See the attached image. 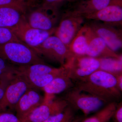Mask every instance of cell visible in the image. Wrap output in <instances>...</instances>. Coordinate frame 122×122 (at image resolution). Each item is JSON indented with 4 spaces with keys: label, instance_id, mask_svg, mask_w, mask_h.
<instances>
[{
    "label": "cell",
    "instance_id": "d4e9b609",
    "mask_svg": "<svg viewBox=\"0 0 122 122\" xmlns=\"http://www.w3.org/2000/svg\"><path fill=\"white\" fill-rule=\"evenodd\" d=\"M11 41L21 42L14 34L10 29L0 27V45Z\"/></svg>",
    "mask_w": 122,
    "mask_h": 122
},
{
    "label": "cell",
    "instance_id": "3957f363",
    "mask_svg": "<svg viewBox=\"0 0 122 122\" xmlns=\"http://www.w3.org/2000/svg\"><path fill=\"white\" fill-rule=\"evenodd\" d=\"M63 98L75 110L81 111L85 117L97 111L108 103L74 86L66 91Z\"/></svg>",
    "mask_w": 122,
    "mask_h": 122
},
{
    "label": "cell",
    "instance_id": "f546056e",
    "mask_svg": "<svg viewBox=\"0 0 122 122\" xmlns=\"http://www.w3.org/2000/svg\"><path fill=\"white\" fill-rule=\"evenodd\" d=\"M84 118L82 116H77L71 122H81Z\"/></svg>",
    "mask_w": 122,
    "mask_h": 122
},
{
    "label": "cell",
    "instance_id": "603a6c76",
    "mask_svg": "<svg viewBox=\"0 0 122 122\" xmlns=\"http://www.w3.org/2000/svg\"><path fill=\"white\" fill-rule=\"evenodd\" d=\"M4 7L17 9L25 14L28 7V0H0V8Z\"/></svg>",
    "mask_w": 122,
    "mask_h": 122
},
{
    "label": "cell",
    "instance_id": "7c38bea8",
    "mask_svg": "<svg viewBox=\"0 0 122 122\" xmlns=\"http://www.w3.org/2000/svg\"><path fill=\"white\" fill-rule=\"evenodd\" d=\"M84 17L86 20L100 21L119 28L122 25V3L109 5Z\"/></svg>",
    "mask_w": 122,
    "mask_h": 122
},
{
    "label": "cell",
    "instance_id": "8fae6325",
    "mask_svg": "<svg viewBox=\"0 0 122 122\" xmlns=\"http://www.w3.org/2000/svg\"><path fill=\"white\" fill-rule=\"evenodd\" d=\"M87 24L93 32L103 39L112 50L116 52L122 49V30L97 21L91 20Z\"/></svg>",
    "mask_w": 122,
    "mask_h": 122
},
{
    "label": "cell",
    "instance_id": "2e32d148",
    "mask_svg": "<svg viewBox=\"0 0 122 122\" xmlns=\"http://www.w3.org/2000/svg\"><path fill=\"white\" fill-rule=\"evenodd\" d=\"M70 9L84 17L99 11L112 4L122 3V0H75Z\"/></svg>",
    "mask_w": 122,
    "mask_h": 122
},
{
    "label": "cell",
    "instance_id": "4dcf8cb0",
    "mask_svg": "<svg viewBox=\"0 0 122 122\" xmlns=\"http://www.w3.org/2000/svg\"><path fill=\"white\" fill-rule=\"evenodd\" d=\"M38 0H28V5H30L35 4Z\"/></svg>",
    "mask_w": 122,
    "mask_h": 122
},
{
    "label": "cell",
    "instance_id": "5bb4252c",
    "mask_svg": "<svg viewBox=\"0 0 122 122\" xmlns=\"http://www.w3.org/2000/svg\"><path fill=\"white\" fill-rule=\"evenodd\" d=\"M74 82L69 76L68 69L66 67L65 72L55 78L41 89L45 94L44 100H52L55 95L67 91L74 87Z\"/></svg>",
    "mask_w": 122,
    "mask_h": 122
},
{
    "label": "cell",
    "instance_id": "6da1fadb",
    "mask_svg": "<svg viewBox=\"0 0 122 122\" xmlns=\"http://www.w3.org/2000/svg\"><path fill=\"white\" fill-rule=\"evenodd\" d=\"M74 86L107 103L117 102L122 97V92L118 87L116 75L100 69L75 82Z\"/></svg>",
    "mask_w": 122,
    "mask_h": 122
},
{
    "label": "cell",
    "instance_id": "277c9868",
    "mask_svg": "<svg viewBox=\"0 0 122 122\" xmlns=\"http://www.w3.org/2000/svg\"><path fill=\"white\" fill-rule=\"evenodd\" d=\"M39 56L65 65L73 57L69 48L54 34L48 37L35 50Z\"/></svg>",
    "mask_w": 122,
    "mask_h": 122
},
{
    "label": "cell",
    "instance_id": "7402d4cb",
    "mask_svg": "<svg viewBox=\"0 0 122 122\" xmlns=\"http://www.w3.org/2000/svg\"><path fill=\"white\" fill-rule=\"evenodd\" d=\"M75 0H38L34 5H39L46 10L59 14L61 5L66 2L73 3Z\"/></svg>",
    "mask_w": 122,
    "mask_h": 122
},
{
    "label": "cell",
    "instance_id": "e0dca14e",
    "mask_svg": "<svg viewBox=\"0 0 122 122\" xmlns=\"http://www.w3.org/2000/svg\"><path fill=\"white\" fill-rule=\"evenodd\" d=\"M91 29L87 23L84 24L69 46L74 56L86 55Z\"/></svg>",
    "mask_w": 122,
    "mask_h": 122
},
{
    "label": "cell",
    "instance_id": "f1b7e54d",
    "mask_svg": "<svg viewBox=\"0 0 122 122\" xmlns=\"http://www.w3.org/2000/svg\"><path fill=\"white\" fill-rule=\"evenodd\" d=\"M116 78L118 87L122 92V73L116 75Z\"/></svg>",
    "mask_w": 122,
    "mask_h": 122
},
{
    "label": "cell",
    "instance_id": "8992f818",
    "mask_svg": "<svg viewBox=\"0 0 122 122\" xmlns=\"http://www.w3.org/2000/svg\"><path fill=\"white\" fill-rule=\"evenodd\" d=\"M85 20L83 16L68 9L62 15L54 35L69 48L72 40L84 25Z\"/></svg>",
    "mask_w": 122,
    "mask_h": 122
},
{
    "label": "cell",
    "instance_id": "4316f807",
    "mask_svg": "<svg viewBox=\"0 0 122 122\" xmlns=\"http://www.w3.org/2000/svg\"><path fill=\"white\" fill-rule=\"evenodd\" d=\"M13 77L0 79V100L4 96L5 89Z\"/></svg>",
    "mask_w": 122,
    "mask_h": 122
},
{
    "label": "cell",
    "instance_id": "ffe728a7",
    "mask_svg": "<svg viewBox=\"0 0 122 122\" xmlns=\"http://www.w3.org/2000/svg\"><path fill=\"white\" fill-rule=\"evenodd\" d=\"M100 62L99 69L117 75L122 73V57L98 58Z\"/></svg>",
    "mask_w": 122,
    "mask_h": 122
},
{
    "label": "cell",
    "instance_id": "ac0fdd59",
    "mask_svg": "<svg viewBox=\"0 0 122 122\" xmlns=\"http://www.w3.org/2000/svg\"><path fill=\"white\" fill-rule=\"evenodd\" d=\"M24 15L21 11L14 8H0V27H13L20 21Z\"/></svg>",
    "mask_w": 122,
    "mask_h": 122
},
{
    "label": "cell",
    "instance_id": "5b68a950",
    "mask_svg": "<svg viewBox=\"0 0 122 122\" xmlns=\"http://www.w3.org/2000/svg\"><path fill=\"white\" fill-rule=\"evenodd\" d=\"M9 29L20 41L34 51L48 37L54 34L56 29L44 30L33 28L26 22L24 15L17 25Z\"/></svg>",
    "mask_w": 122,
    "mask_h": 122
},
{
    "label": "cell",
    "instance_id": "83f0119b",
    "mask_svg": "<svg viewBox=\"0 0 122 122\" xmlns=\"http://www.w3.org/2000/svg\"><path fill=\"white\" fill-rule=\"evenodd\" d=\"M114 117L116 122H122V102L118 103L113 117Z\"/></svg>",
    "mask_w": 122,
    "mask_h": 122
},
{
    "label": "cell",
    "instance_id": "52a82bcc",
    "mask_svg": "<svg viewBox=\"0 0 122 122\" xmlns=\"http://www.w3.org/2000/svg\"><path fill=\"white\" fill-rule=\"evenodd\" d=\"M30 88H32L26 79L16 74L8 84L4 96L0 100V112L7 111L8 109L14 110L22 95Z\"/></svg>",
    "mask_w": 122,
    "mask_h": 122
},
{
    "label": "cell",
    "instance_id": "cb8c5ba5",
    "mask_svg": "<svg viewBox=\"0 0 122 122\" xmlns=\"http://www.w3.org/2000/svg\"><path fill=\"white\" fill-rule=\"evenodd\" d=\"M16 66L0 58V78L8 77L16 74Z\"/></svg>",
    "mask_w": 122,
    "mask_h": 122
},
{
    "label": "cell",
    "instance_id": "4fadbf2b",
    "mask_svg": "<svg viewBox=\"0 0 122 122\" xmlns=\"http://www.w3.org/2000/svg\"><path fill=\"white\" fill-rule=\"evenodd\" d=\"M44 97L36 90L30 88L22 95L15 107L16 115L20 119L24 117L44 102Z\"/></svg>",
    "mask_w": 122,
    "mask_h": 122
},
{
    "label": "cell",
    "instance_id": "d6986e66",
    "mask_svg": "<svg viewBox=\"0 0 122 122\" xmlns=\"http://www.w3.org/2000/svg\"><path fill=\"white\" fill-rule=\"evenodd\" d=\"M118 102L109 103L93 115L84 118L81 122H109L113 117Z\"/></svg>",
    "mask_w": 122,
    "mask_h": 122
},
{
    "label": "cell",
    "instance_id": "44dd1931",
    "mask_svg": "<svg viewBox=\"0 0 122 122\" xmlns=\"http://www.w3.org/2000/svg\"><path fill=\"white\" fill-rule=\"evenodd\" d=\"M75 110L68 105L63 111L51 116L44 122H71L77 116Z\"/></svg>",
    "mask_w": 122,
    "mask_h": 122
},
{
    "label": "cell",
    "instance_id": "9c48e42d",
    "mask_svg": "<svg viewBox=\"0 0 122 122\" xmlns=\"http://www.w3.org/2000/svg\"><path fill=\"white\" fill-rule=\"evenodd\" d=\"M68 69L70 77L74 82L86 78L99 69L98 58L87 56H74L65 66Z\"/></svg>",
    "mask_w": 122,
    "mask_h": 122
},
{
    "label": "cell",
    "instance_id": "9a60e30c",
    "mask_svg": "<svg viewBox=\"0 0 122 122\" xmlns=\"http://www.w3.org/2000/svg\"><path fill=\"white\" fill-rule=\"evenodd\" d=\"M86 55L97 58L105 57L120 58L122 57V54H118L111 49L104 40L96 35L92 29Z\"/></svg>",
    "mask_w": 122,
    "mask_h": 122
},
{
    "label": "cell",
    "instance_id": "30bf717a",
    "mask_svg": "<svg viewBox=\"0 0 122 122\" xmlns=\"http://www.w3.org/2000/svg\"><path fill=\"white\" fill-rule=\"evenodd\" d=\"M68 105L63 98L44 101L20 119L21 122H44L51 116L63 111Z\"/></svg>",
    "mask_w": 122,
    "mask_h": 122
},
{
    "label": "cell",
    "instance_id": "7a4b0ae2",
    "mask_svg": "<svg viewBox=\"0 0 122 122\" xmlns=\"http://www.w3.org/2000/svg\"><path fill=\"white\" fill-rule=\"evenodd\" d=\"M0 58L17 66L46 63L41 56L21 42L11 41L0 45Z\"/></svg>",
    "mask_w": 122,
    "mask_h": 122
},
{
    "label": "cell",
    "instance_id": "ba28073f",
    "mask_svg": "<svg viewBox=\"0 0 122 122\" xmlns=\"http://www.w3.org/2000/svg\"><path fill=\"white\" fill-rule=\"evenodd\" d=\"M26 22L33 28L44 30L56 29L59 14L46 10L39 5H29L24 14Z\"/></svg>",
    "mask_w": 122,
    "mask_h": 122
},
{
    "label": "cell",
    "instance_id": "484cf974",
    "mask_svg": "<svg viewBox=\"0 0 122 122\" xmlns=\"http://www.w3.org/2000/svg\"><path fill=\"white\" fill-rule=\"evenodd\" d=\"M0 122H21L16 115L10 112H0Z\"/></svg>",
    "mask_w": 122,
    "mask_h": 122
}]
</instances>
